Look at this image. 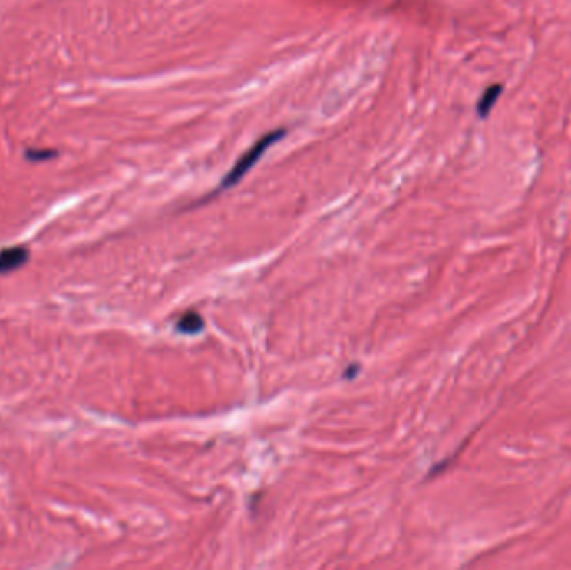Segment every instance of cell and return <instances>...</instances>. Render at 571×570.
<instances>
[{
	"label": "cell",
	"mask_w": 571,
	"mask_h": 570,
	"mask_svg": "<svg viewBox=\"0 0 571 570\" xmlns=\"http://www.w3.org/2000/svg\"><path fill=\"white\" fill-rule=\"evenodd\" d=\"M284 136H286L284 129L271 131V133L262 136V138L259 139L258 142H254L249 149H247L244 154H242L239 159L236 161V164H234L232 168L229 169L228 174L224 176L223 182H221L219 188L221 189H231L236 184H239V182L246 177V174L249 173L251 169H253L254 166L262 159V156L266 154L267 149H269L271 146H274L276 142H279L281 139L284 138Z\"/></svg>",
	"instance_id": "obj_1"
},
{
	"label": "cell",
	"mask_w": 571,
	"mask_h": 570,
	"mask_svg": "<svg viewBox=\"0 0 571 570\" xmlns=\"http://www.w3.org/2000/svg\"><path fill=\"white\" fill-rule=\"evenodd\" d=\"M501 92H503L501 84H493V86H489L487 91H484L483 97L478 101V114L481 117L484 119L491 114L493 108L496 105L498 99H500Z\"/></svg>",
	"instance_id": "obj_4"
},
{
	"label": "cell",
	"mask_w": 571,
	"mask_h": 570,
	"mask_svg": "<svg viewBox=\"0 0 571 570\" xmlns=\"http://www.w3.org/2000/svg\"><path fill=\"white\" fill-rule=\"evenodd\" d=\"M204 323L202 316L195 312H187L179 318V321L176 323V330L182 335H199L204 330Z\"/></svg>",
	"instance_id": "obj_3"
},
{
	"label": "cell",
	"mask_w": 571,
	"mask_h": 570,
	"mask_svg": "<svg viewBox=\"0 0 571 570\" xmlns=\"http://www.w3.org/2000/svg\"><path fill=\"white\" fill-rule=\"evenodd\" d=\"M29 261V249L24 246L7 248L0 253V275H8L17 271Z\"/></svg>",
	"instance_id": "obj_2"
}]
</instances>
